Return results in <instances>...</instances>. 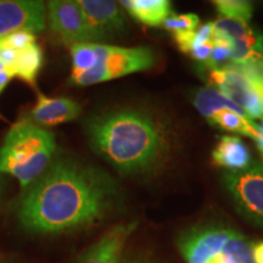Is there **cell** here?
I'll return each instance as SVG.
<instances>
[{
	"label": "cell",
	"mask_w": 263,
	"mask_h": 263,
	"mask_svg": "<svg viewBox=\"0 0 263 263\" xmlns=\"http://www.w3.org/2000/svg\"><path fill=\"white\" fill-rule=\"evenodd\" d=\"M193 104L200 115H202L207 121L211 120V117L216 112L224 110V108L235 111V112L242 115V116L249 117L244 110H241L238 105L229 100L228 98L224 97L221 91L215 89V88H201V89L196 90V93L194 94Z\"/></svg>",
	"instance_id": "obj_15"
},
{
	"label": "cell",
	"mask_w": 263,
	"mask_h": 263,
	"mask_svg": "<svg viewBox=\"0 0 263 263\" xmlns=\"http://www.w3.org/2000/svg\"><path fill=\"white\" fill-rule=\"evenodd\" d=\"M162 26L173 34L194 32L200 26V18L195 14H171Z\"/></svg>",
	"instance_id": "obj_23"
},
{
	"label": "cell",
	"mask_w": 263,
	"mask_h": 263,
	"mask_svg": "<svg viewBox=\"0 0 263 263\" xmlns=\"http://www.w3.org/2000/svg\"><path fill=\"white\" fill-rule=\"evenodd\" d=\"M82 106L70 98H49L38 93L37 103L31 110L32 121L39 127H55L77 120Z\"/></svg>",
	"instance_id": "obj_12"
},
{
	"label": "cell",
	"mask_w": 263,
	"mask_h": 263,
	"mask_svg": "<svg viewBox=\"0 0 263 263\" xmlns=\"http://www.w3.org/2000/svg\"><path fill=\"white\" fill-rule=\"evenodd\" d=\"M213 49V42H209V43H203L201 45H197L190 51L189 55L195 59L196 61L202 62L203 65L207 64V61L210 60V57H211V52Z\"/></svg>",
	"instance_id": "obj_25"
},
{
	"label": "cell",
	"mask_w": 263,
	"mask_h": 263,
	"mask_svg": "<svg viewBox=\"0 0 263 263\" xmlns=\"http://www.w3.org/2000/svg\"><path fill=\"white\" fill-rule=\"evenodd\" d=\"M78 4L99 41L126 29L127 18L118 3L111 0H78Z\"/></svg>",
	"instance_id": "obj_10"
},
{
	"label": "cell",
	"mask_w": 263,
	"mask_h": 263,
	"mask_svg": "<svg viewBox=\"0 0 263 263\" xmlns=\"http://www.w3.org/2000/svg\"><path fill=\"white\" fill-rule=\"evenodd\" d=\"M209 263H219V262H218V259H217V257H216L215 259H212V261H210Z\"/></svg>",
	"instance_id": "obj_29"
},
{
	"label": "cell",
	"mask_w": 263,
	"mask_h": 263,
	"mask_svg": "<svg viewBox=\"0 0 263 263\" xmlns=\"http://www.w3.org/2000/svg\"><path fill=\"white\" fill-rule=\"evenodd\" d=\"M217 259L219 263H254L252 244L244 235L234 232Z\"/></svg>",
	"instance_id": "obj_18"
},
{
	"label": "cell",
	"mask_w": 263,
	"mask_h": 263,
	"mask_svg": "<svg viewBox=\"0 0 263 263\" xmlns=\"http://www.w3.org/2000/svg\"><path fill=\"white\" fill-rule=\"evenodd\" d=\"M222 183L238 212L263 228V166L250 164L246 170L226 172Z\"/></svg>",
	"instance_id": "obj_6"
},
{
	"label": "cell",
	"mask_w": 263,
	"mask_h": 263,
	"mask_svg": "<svg viewBox=\"0 0 263 263\" xmlns=\"http://www.w3.org/2000/svg\"><path fill=\"white\" fill-rule=\"evenodd\" d=\"M120 4L132 17L150 27L163 25L166 18L172 14L168 0H127L121 2Z\"/></svg>",
	"instance_id": "obj_14"
},
{
	"label": "cell",
	"mask_w": 263,
	"mask_h": 263,
	"mask_svg": "<svg viewBox=\"0 0 263 263\" xmlns=\"http://www.w3.org/2000/svg\"><path fill=\"white\" fill-rule=\"evenodd\" d=\"M173 35L179 50L185 52V54H190V51L195 47H197V45L212 42L213 22H209V24L199 26L194 32L174 33Z\"/></svg>",
	"instance_id": "obj_20"
},
{
	"label": "cell",
	"mask_w": 263,
	"mask_h": 263,
	"mask_svg": "<svg viewBox=\"0 0 263 263\" xmlns=\"http://www.w3.org/2000/svg\"><path fill=\"white\" fill-rule=\"evenodd\" d=\"M213 26H215L216 32L226 35V37L232 39L233 42L248 38L250 35L255 34L254 29L250 27L248 22L238 18H229L219 16L218 20L213 22Z\"/></svg>",
	"instance_id": "obj_21"
},
{
	"label": "cell",
	"mask_w": 263,
	"mask_h": 263,
	"mask_svg": "<svg viewBox=\"0 0 263 263\" xmlns=\"http://www.w3.org/2000/svg\"><path fill=\"white\" fill-rule=\"evenodd\" d=\"M12 78H14V76L10 73L9 71L0 72V95H2L3 91H4L6 85H8L10 82H11ZM0 118H3L2 114H0Z\"/></svg>",
	"instance_id": "obj_27"
},
{
	"label": "cell",
	"mask_w": 263,
	"mask_h": 263,
	"mask_svg": "<svg viewBox=\"0 0 263 263\" xmlns=\"http://www.w3.org/2000/svg\"><path fill=\"white\" fill-rule=\"evenodd\" d=\"M98 64L90 71L71 76L70 83L87 87L124 76L147 71L155 65V54L147 47L122 48L98 43Z\"/></svg>",
	"instance_id": "obj_5"
},
{
	"label": "cell",
	"mask_w": 263,
	"mask_h": 263,
	"mask_svg": "<svg viewBox=\"0 0 263 263\" xmlns=\"http://www.w3.org/2000/svg\"><path fill=\"white\" fill-rule=\"evenodd\" d=\"M234 232L218 226L190 229L178 240L179 251L186 263H209L221 254Z\"/></svg>",
	"instance_id": "obj_8"
},
{
	"label": "cell",
	"mask_w": 263,
	"mask_h": 263,
	"mask_svg": "<svg viewBox=\"0 0 263 263\" xmlns=\"http://www.w3.org/2000/svg\"><path fill=\"white\" fill-rule=\"evenodd\" d=\"M47 25V5L37 0H0V38L26 31L39 33Z\"/></svg>",
	"instance_id": "obj_9"
},
{
	"label": "cell",
	"mask_w": 263,
	"mask_h": 263,
	"mask_svg": "<svg viewBox=\"0 0 263 263\" xmlns=\"http://www.w3.org/2000/svg\"><path fill=\"white\" fill-rule=\"evenodd\" d=\"M252 258L254 263H263V240L252 244Z\"/></svg>",
	"instance_id": "obj_26"
},
{
	"label": "cell",
	"mask_w": 263,
	"mask_h": 263,
	"mask_svg": "<svg viewBox=\"0 0 263 263\" xmlns=\"http://www.w3.org/2000/svg\"><path fill=\"white\" fill-rule=\"evenodd\" d=\"M47 25L65 44L99 43L78 0H51L47 5Z\"/></svg>",
	"instance_id": "obj_7"
},
{
	"label": "cell",
	"mask_w": 263,
	"mask_h": 263,
	"mask_svg": "<svg viewBox=\"0 0 263 263\" xmlns=\"http://www.w3.org/2000/svg\"><path fill=\"white\" fill-rule=\"evenodd\" d=\"M34 43H37V37H35L34 33L20 31L0 38V48H8L15 51H22L31 47Z\"/></svg>",
	"instance_id": "obj_24"
},
{
	"label": "cell",
	"mask_w": 263,
	"mask_h": 263,
	"mask_svg": "<svg viewBox=\"0 0 263 263\" xmlns=\"http://www.w3.org/2000/svg\"><path fill=\"white\" fill-rule=\"evenodd\" d=\"M212 160L228 172H238L251 164V154L240 138L223 136L212 151Z\"/></svg>",
	"instance_id": "obj_13"
},
{
	"label": "cell",
	"mask_w": 263,
	"mask_h": 263,
	"mask_svg": "<svg viewBox=\"0 0 263 263\" xmlns=\"http://www.w3.org/2000/svg\"><path fill=\"white\" fill-rule=\"evenodd\" d=\"M215 124V126L222 128L227 132H233V133H239L242 136L251 138V139H257L258 138V130L256 122L251 120V118L242 116L235 111L224 110L218 111L211 117L209 121Z\"/></svg>",
	"instance_id": "obj_17"
},
{
	"label": "cell",
	"mask_w": 263,
	"mask_h": 263,
	"mask_svg": "<svg viewBox=\"0 0 263 263\" xmlns=\"http://www.w3.org/2000/svg\"><path fill=\"white\" fill-rule=\"evenodd\" d=\"M85 134L95 153L123 174L154 172L170 154L166 126L139 108L94 115L85 122Z\"/></svg>",
	"instance_id": "obj_2"
},
{
	"label": "cell",
	"mask_w": 263,
	"mask_h": 263,
	"mask_svg": "<svg viewBox=\"0 0 263 263\" xmlns=\"http://www.w3.org/2000/svg\"><path fill=\"white\" fill-rule=\"evenodd\" d=\"M210 82L251 118H263V61L210 70Z\"/></svg>",
	"instance_id": "obj_4"
},
{
	"label": "cell",
	"mask_w": 263,
	"mask_h": 263,
	"mask_svg": "<svg viewBox=\"0 0 263 263\" xmlns=\"http://www.w3.org/2000/svg\"><path fill=\"white\" fill-rule=\"evenodd\" d=\"M127 263H150V262L146 261V259H144V258H133Z\"/></svg>",
	"instance_id": "obj_28"
},
{
	"label": "cell",
	"mask_w": 263,
	"mask_h": 263,
	"mask_svg": "<svg viewBox=\"0 0 263 263\" xmlns=\"http://www.w3.org/2000/svg\"><path fill=\"white\" fill-rule=\"evenodd\" d=\"M215 6L219 16L229 18H238L248 22L254 14V6L244 0H216Z\"/></svg>",
	"instance_id": "obj_22"
},
{
	"label": "cell",
	"mask_w": 263,
	"mask_h": 263,
	"mask_svg": "<svg viewBox=\"0 0 263 263\" xmlns=\"http://www.w3.org/2000/svg\"><path fill=\"white\" fill-rule=\"evenodd\" d=\"M117 185L108 174L60 159L28 188L17 209L20 223L38 234H58L100 221L114 205Z\"/></svg>",
	"instance_id": "obj_1"
},
{
	"label": "cell",
	"mask_w": 263,
	"mask_h": 263,
	"mask_svg": "<svg viewBox=\"0 0 263 263\" xmlns=\"http://www.w3.org/2000/svg\"><path fill=\"white\" fill-rule=\"evenodd\" d=\"M72 59V73L77 76L90 71L98 64V43H82L70 47Z\"/></svg>",
	"instance_id": "obj_19"
},
{
	"label": "cell",
	"mask_w": 263,
	"mask_h": 263,
	"mask_svg": "<svg viewBox=\"0 0 263 263\" xmlns=\"http://www.w3.org/2000/svg\"><path fill=\"white\" fill-rule=\"evenodd\" d=\"M136 228V222L115 226L85 250L76 263H122L124 245Z\"/></svg>",
	"instance_id": "obj_11"
},
{
	"label": "cell",
	"mask_w": 263,
	"mask_h": 263,
	"mask_svg": "<svg viewBox=\"0 0 263 263\" xmlns=\"http://www.w3.org/2000/svg\"><path fill=\"white\" fill-rule=\"evenodd\" d=\"M43 60H44V54L38 43H34L25 50L18 51L14 66V77H17L25 83L35 87Z\"/></svg>",
	"instance_id": "obj_16"
},
{
	"label": "cell",
	"mask_w": 263,
	"mask_h": 263,
	"mask_svg": "<svg viewBox=\"0 0 263 263\" xmlns=\"http://www.w3.org/2000/svg\"><path fill=\"white\" fill-rule=\"evenodd\" d=\"M57 153L54 134L32 120L12 124L0 147V173L10 174L29 188L50 166Z\"/></svg>",
	"instance_id": "obj_3"
}]
</instances>
